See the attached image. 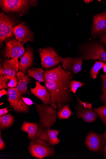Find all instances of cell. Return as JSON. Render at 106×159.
I'll use <instances>...</instances> for the list:
<instances>
[{
    "label": "cell",
    "mask_w": 106,
    "mask_h": 159,
    "mask_svg": "<svg viewBox=\"0 0 106 159\" xmlns=\"http://www.w3.org/2000/svg\"><path fill=\"white\" fill-rule=\"evenodd\" d=\"M12 32L16 36V39L22 43L24 45L29 41L33 42L34 34L29 28L23 24H19L15 26Z\"/></svg>",
    "instance_id": "obj_10"
},
{
    "label": "cell",
    "mask_w": 106,
    "mask_h": 159,
    "mask_svg": "<svg viewBox=\"0 0 106 159\" xmlns=\"http://www.w3.org/2000/svg\"><path fill=\"white\" fill-rule=\"evenodd\" d=\"M43 76L45 86L50 94L52 103L69 104L72 102L70 85L74 76L71 71L64 70L59 65L53 68L45 70Z\"/></svg>",
    "instance_id": "obj_1"
},
{
    "label": "cell",
    "mask_w": 106,
    "mask_h": 159,
    "mask_svg": "<svg viewBox=\"0 0 106 159\" xmlns=\"http://www.w3.org/2000/svg\"><path fill=\"white\" fill-rule=\"evenodd\" d=\"M15 119L11 114H5L0 117V129L1 130L10 127L14 123Z\"/></svg>",
    "instance_id": "obj_22"
},
{
    "label": "cell",
    "mask_w": 106,
    "mask_h": 159,
    "mask_svg": "<svg viewBox=\"0 0 106 159\" xmlns=\"http://www.w3.org/2000/svg\"><path fill=\"white\" fill-rule=\"evenodd\" d=\"M9 80H10V76L0 74V90L4 89H8L7 84Z\"/></svg>",
    "instance_id": "obj_26"
},
{
    "label": "cell",
    "mask_w": 106,
    "mask_h": 159,
    "mask_svg": "<svg viewBox=\"0 0 106 159\" xmlns=\"http://www.w3.org/2000/svg\"><path fill=\"white\" fill-rule=\"evenodd\" d=\"M22 97L24 102L27 105L30 106L35 104L31 99L28 98L24 97L23 96H22Z\"/></svg>",
    "instance_id": "obj_31"
},
{
    "label": "cell",
    "mask_w": 106,
    "mask_h": 159,
    "mask_svg": "<svg viewBox=\"0 0 106 159\" xmlns=\"http://www.w3.org/2000/svg\"><path fill=\"white\" fill-rule=\"evenodd\" d=\"M18 79L16 76H10V81L7 84L9 88H16L17 85Z\"/></svg>",
    "instance_id": "obj_28"
},
{
    "label": "cell",
    "mask_w": 106,
    "mask_h": 159,
    "mask_svg": "<svg viewBox=\"0 0 106 159\" xmlns=\"http://www.w3.org/2000/svg\"><path fill=\"white\" fill-rule=\"evenodd\" d=\"M100 99L104 105H106V92H103L101 95Z\"/></svg>",
    "instance_id": "obj_32"
},
{
    "label": "cell",
    "mask_w": 106,
    "mask_h": 159,
    "mask_svg": "<svg viewBox=\"0 0 106 159\" xmlns=\"http://www.w3.org/2000/svg\"><path fill=\"white\" fill-rule=\"evenodd\" d=\"M100 118L103 123L106 126V105L98 108H92Z\"/></svg>",
    "instance_id": "obj_25"
},
{
    "label": "cell",
    "mask_w": 106,
    "mask_h": 159,
    "mask_svg": "<svg viewBox=\"0 0 106 159\" xmlns=\"http://www.w3.org/2000/svg\"><path fill=\"white\" fill-rule=\"evenodd\" d=\"M38 52L42 66L45 69L54 67L62 63L64 60V59L58 54L57 51L52 48H40Z\"/></svg>",
    "instance_id": "obj_4"
},
{
    "label": "cell",
    "mask_w": 106,
    "mask_h": 159,
    "mask_svg": "<svg viewBox=\"0 0 106 159\" xmlns=\"http://www.w3.org/2000/svg\"><path fill=\"white\" fill-rule=\"evenodd\" d=\"M105 142L103 136L92 131L88 134L85 140L87 147L90 151L94 152L99 151Z\"/></svg>",
    "instance_id": "obj_14"
},
{
    "label": "cell",
    "mask_w": 106,
    "mask_h": 159,
    "mask_svg": "<svg viewBox=\"0 0 106 159\" xmlns=\"http://www.w3.org/2000/svg\"><path fill=\"white\" fill-rule=\"evenodd\" d=\"M16 21L3 12L0 14V42L2 44L6 39L12 36L13 26Z\"/></svg>",
    "instance_id": "obj_9"
},
{
    "label": "cell",
    "mask_w": 106,
    "mask_h": 159,
    "mask_svg": "<svg viewBox=\"0 0 106 159\" xmlns=\"http://www.w3.org/2000/svg\"><path fill=\"white\" fill-rule=\"evenodd\" d=\"M6 95L8 97V91L6 90V89H3L0 90V98H1L3 96Z\"/></svg>",
    "instance_id": "obj_34"
},
{
    "label": "cell",
    "mask_w": 106,
    "mask_h": 159,
    "mask_svg": "<svg viewBox=\"0 0 106 159\" xmlns=\"http://www.w3.org/2000/svg\"><path fill=\"white\" fill-rule=\"evenodd\" d=\"M92 109V107H84L78 99L76 105L77 118H81L86 123H92L95 121L98 116Z\"/></svg>",
    "instance_id": "obj_13"
},
{
    "label": "cell",
    "mask_w": 106,
    "mask_h": 159,
    "mask_svg": "<svg viewBox=\"0 0 106 159\" xmlns=\"http://www.w3.org/2000/svg\"><path fill=\"white\" fill-rule=\"evenodd\" d=\"M84 1L85 3H89L90 2L92 1H90V0H89V1H88V0H86V1Z\"/></svg>",
    "instance_id": "obj_38"
},
{
    "label": "cell",
    "mask_w": 106,
    "mask_h": 159,
    "mask_svg": "<svg viewBox=\"0 0 106 159\" xmlns=\"http://www.w3.org/2000/svg\"><path fill=\"white\" fill-rule=\"evenodd\" d=\"M103 71L104 73L106 74V64L105 65L103 66Z\"/></svg>",
    "instance_id": "obj_37"
},
{
    "label": "cell",
    "mask_w": 106,
    "mask_h": 159,
    "mask_svg": "<svg viewBox=\"0 0 106 159\" xmlns=\"http://www.w3.org/2000/svg\"><path fill=\"white\" fill-rule=\"evenodd\" d=\"M40 124L45 129H50L57 120V111L52 106L35 104Z\"/></svg>",
    "instance_id": "obj_3"
},
{
    "label": "cell",
    "mask_w": 106,
    "mask_h": 159,
    "mask_svg": "<svg viewBox=\"0 0 106 159\" xmlns=\"http://www.w3.org/2000/svg\"><path fill=\"white\" fill-rule=\"evenodd\" d=\"M92 32L94 35L106 34V10L93 17Z\"/></svg>",
    "instance_id": "obj_17"
},
{
    "label": "cell",
    "mask_w": 106,
    "mask_h": 159,
    "mask_svg": "<svg viewBox=\"0 0 106 159\" xmlns=\"http://www.w3.org/2000/svg\"><path fill=\"white\" fill-rule=\"evenodd\" d=\"M35 87L30 89L31 93L39 98L44 104L51 105L56 110L58 106L56 104L51 102L50 94L46 87L43 86L38 81H35Z\"/></svg>",
    "instance_id": "obj_12"
},
{
    "label": "cell",
    "mask_w": 106,
    "mask_h": 159,
    "mask_svg": "<svg viewBox=\"0 0 106 159\" xmlns=\"http://www.w3.org/2000/svg\"><path fill=\"white\" fill-rule=\"evenodd\" d=\"M85 84L76 80H72L71 81L70 84V87L71 91L75 94L78 89L82 87V86Z\"/></svg>",
    "instance_id": "obj_27"
},
{
    "label": "cell",
    "mask_w": 106,
    "mask_h": 159,
    "mask_svg": "<svg viewBox=\"0 0 106 159\" xmlns=\"http://www.w3.org/2000/svg\"><path fill=\"white\" fill-rule=\"evenodd\" d=\"M49 143L52 146L57 145L60 142V140L58 139V135L59 134L58 130L47 129Z\"/></svg>",
    "instance_id": "obj_23"
},
{
    "label": "cell",
    "mask_w": 106,
    "mask_h": 159,
    "mask_svg": "<svg viewBox=\"0 0 106 159\" xmlns=\"http://www.w3.org/2000/svg\"><path fill=\"white\" fill-rule=\"evenodd\" d=\"M21 131L27 133L28 137L31 141L39 139L46 129L40 124L24 121L21 127Z\"/></svg>",
    "instance_id": "obj_11"
},
{
    "label": "cell",
    "mask_w": 106,
    "mask_h": 159,
    "mask_svg": "<svg viewBox=\"0 0 106 159\" xmlns=\"http://www.w3.org/2000/svg\"><path fill=\"white\" fill-rule=\"evenodd\" d=\"M106 64V63L101 61H97L92 68L90 69V75L91 78L94 80L96 79L97 75L99 73L100 70Z\"/></svg>",
    "instance_id": "obj_24"
},
{
    "label": "cell",
    "mask_w": 106,
    "mask_h": 159,
    "mask_svg": "<svg viewBox=\"0 0 106 159\" xmlns=\"http://www.w3.org/2000/svg\"><path fill=\"white\" fill-rule=\"evenodd\" d=\"M5 43L6 47L3 52V55L5 57L19 59L25 53V49L22 43L13 39H7Z\"/></svg>",
    "instance_id": "obj_8"
},
{
    "label": "cell",
    "mask_w": 106,
    "mask_h": 159,
    "mask_svg": "<svg viewBox=\"0 0 106 159\" xmlns=\"http://www.w3.org/2000/svg\"><path fill=\"white\" fill-rule=\"evenodd\" d=\"M18 83L16 89L21 96L24 94H30L27 88V85L32 80L25 75V74L21 71H19L17 74Z\"/></svg>",
    "instance_id": "obj_19"
},
{
    "label": "cell",
    "mask_w": 106,
    "mask_h": 159,
    "mask_svg": "<svg viewBox=\"0 0 106 159\" xmlns=\"http://www.w3.org/2000/svg\"><path fill=\"white\" fill-rule=\"evenodd\" d=\"M101 42L106 45V35L104 34L100 37Z\"/></svg>",
    "instance_id": "obj_35"
},
{
    "label": "cell",
    "mask_w": 106,
    "mask_h": 159,
    "mask_svg": "<svg viewBox=\"0 0 106 159\" xmlns=\"http://www.w3.org/2000/svg\"><path fill=\"white\" fill-rule=\"evenodd\" d=\"M2 9L6 12L23 13L32 6L36 4V1L27 0H2L0 1Z\"/></svg>",
    "instance_id": "obj_6"
},
{
    "label": "cell",
    "mask_w": 106,
    "mask_h": 159,
    "mask_svg": "<svg viewBox=\"0 0 106 159\" xmlns=\"http://www.w3.org/2000/svg\"><path fill=\"white\" fill-rule=\"evenodd\" d=\"M48 142L39 139L30 142L28 149L32 156L37 158L43 159L53 156L55 154L54 147Z\"/></svg>",
    "instance_id": "obj_2"
},
{
    "label": "cell",
    "mask_w": 106,
    "mask_h": 159,
    "mask_svg": "<svg viewBox=\"0 0 106 159\" xmlns=\"http://www.w3.org/2000/svg\"><path fill=\"white\" fill-rule=\"evenodd\" d=\"M81 53V57L83 60H99L106 63V52L104 46L98 43L84 47Z\"/></svg>",
    "instance_id": "obj_5"
},
{
    "label": "cell",
    "mask_w": 106,
    "mask_h": 159,
    "mask_svg": "<svg viewBox=\"0 0 106 159\" xmlns=\"http://www.w3.org/2000/svg\"><path fill=\"white\" fill-rule=\"evenodd\" d=\"M83 60L81 57H66L62 62V67L65 70H71L77 74L82 70Z\"/></svg>",
    "instance_id": "obj_16"
},
{
    "label": "cell",
    "mask_w": 106,
    "mask_h": 159,
    "mask_svg": "<svg viewBox=\"0 0 106 159\" xmlns=\"http://www.w3.org/2000/svg\"><path fill=\"white\" fill-rule=\"evenodd\" d=\"M1 132H0V150H3L6 147V145L5 143L2 140V138Z\"/></svg>",
    "instance_id": "obj_30"
},
{
    "label": "cell",
    "mask_w": 106,
    "mask_h": 159,
    "mask_svg": "<svg viewBox=\"0 0 106 159\" xmlns=\"http://www.w3.org/2000/svg\"><path fill=\"white\" fill-rule=\"evenodd\" d=\"M44 71L42 68H31L28 69L27 76L35 79L39 83L44 82L43 75Z\"/></svg>",
    "instance_id": "obj_21"
},
{
    "label": "cell",
    "mask_w": 106,
    "mask_h": 159,
    "mask_svg": "<svg viewBox=\"0 0 106 159\" xmlns=\"http://www.w3.org/2000/svg\"><path fill=\"white\" fill-rule=\"evenodd\" d=\"M102 82V90L103 92H106V75H102L100 76Z\"/></svg>",
    "instance_id": "obj_29"
},
{
    "label": "cell",
    "mask_w": 106,
    "mask_h": 159,
    "mask_svg": "<svg viewBox=\"0 0 106 159\" xmlns=\"http://www.w3.org/2000/svg\"><path fill=\"white\" fill-rule=\"evenodd\" d=\"M33 50L28 47L25 53L20 57L19 70L24 74L26 73L27 69L33 65Z\"/></svg>",
    "instance_id": "obj_18"
},
{
    "label": "cell",
    "mask_w": 106,
    "mask_h": 159,
    "mask_svg": "<svg viewBox=\"0 0 106 159\" xmlns=\"http://www.w3.org/2000/svg\"><path fill=\"white\" fill-rule=\"evenodd\" d=\"M8 99L7 102L10 107L16 112L27 113L29 112L30 106L24 102L21 95L16 88H9L8 89Z\"/></svg>",
    "instance_id": "obj_7"
},
{
    "label": "cell",
    "mask_w": 106,
    "mask_h": 159,
    "mask_svg": "<svg viewBox=\"0 0 106 159\" xmlns=\"http://www.w3.org/2000/svg\"><path fill=\"white\" fill-rule=\"evenodd\" d=\"M57 117L60 120H67L69 118L72 112L68 104L58 103V104Z\"/></svg>",
    "instance_id": "obj_20"
},
{
    "label": "cell",
    "mask_w": 106,
    "mask_h": 159,
    "mask_svg": "<svg viewBox=\"0 0 106 159\" xmlns=\"http://www.w3.org/2000/svg\"><path fill=\"white\" fill-rule=\"evenodd\" d=\"M18 58H8L3 61L0 67V74L16 76L19 70Z\"/></svg>",
    "instance_id": "obj_15"
},
{
    "label": "cell",
    "mask_w": 106,
    "mask_h": 159,
    "mask_svg": "<svg viewBox=\"0 0 106 159\" xmlns=\"http://www.w3.org/2000/svg\"><path fill=\"white\" fill-rule=\"evenodd\" d=\"M7 108V107H6L0 110V116H1L9 112V110H8Z\"/></svg>",
    "instance_id": "obj_33"
},
{
    "label": "cell",
    "mask_w": 106,
    "mask_h": 159,
    "mask_svg": "<svg viewBox=\"0 0 106 159\" xmlns=\"http://www.w3.org/2000/svg\"><path fill=\"white\" fill-rule=\"evenodd\" d=\"M102 136L106 141V143L104 148V153L106 156V131L104 132Z\"/></svg>",
    "instance_id": "obj_36"
}]
</instances>
